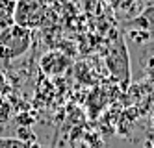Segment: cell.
Masks as SVG:
<instances>
[{"mask_svg":"<svg viewBox=\"0 0 154 148\" xmlns=\"http://www.w3.org/2000/svg\"><path fill=\"white\" fill-rule=\"evenodd\" d=\"M145 71H147V76L150 78V80H154V56L147 61V65H145Z\"/></svg>","mask_w":154,"mask_h":148,"instance_id":"cell-11","label":"cell"},{"mask_svg":"<svg viewBox=\"0 0 154 148\" xmlns=\"http://www.w3.org/2000/svg\"><path fill=\"white\" fill-rule=\"evenodd\" d=\"M71 59L69 56H65L61 50H50L41 58L39 67L47 76H60L69 69Z\"/></svg>","mask_w":154,"mask_h":148,"instance_id":"cell-4","label":"cell"},{"mask_svg":"<svg viewBox=\"0 0 154 148\" xmlns=\"http://www.w3.org/2000/svg\"><path fill=\"white\" fill-rule=\"evenodd\" d=\"M28 144L15 137H0V148H26Z\"/></svg>","mask_w":154,"mask_h":148,"instance_id":"cell-8","label":"cell"},{"mask_svg":"<svg viewBox=\"0 0 154 148\" xmlns=\"http://www.w3.org/2000/svg\"><path fill=\"white\" fill-rule=\"evenodd\" d=\"M106 2L109 4L112 9H115L117 13H130V11L134 9L137 0H106Z\"/></svg>","mask_w":154,"mask_h":148,"instance_id":"cell-7","label":"cell"},{"mask_svg":"<svg viewBox=\"0 0 154 148\" xmlns=\"http://www.w3.org/2000/svg\"><path fill=\"white\" fill-rule=\"evenodd\" d=\"M32 47V30L11 24L0 30V61H13Z\"/></svg>","mask_w":154,"mask_h":148,"instance_id":"cell-1","label":"cell"},{"mask_svg":"<svg viewBox=\"0 0 154 148\" xmlns=\"http://www.w3.org/2000/svg\"><path fill=\"white\" fill-rule=\"evenodd\" d=\"M126 26L130 30H143V32L150 33V35H154V4L147 6L137 17L132 19Z\"/></svg>","mask_w":154,"mask_h":148,"instance_id":"cell-5","label":"cell"},{"mask_svg":"<svg viewBox=\"0 0 154 148\" xmlns=\"http://www.w3.org/2000/svg\"><path fill=\"white\" fill-rule=\"evenodd\" d=\"M13 13H15V0H0V30L15 24Z\"/></svg>","mask_w":154,"mask_h":148,"instance_id":"cell-6","label":"cell"},{"mask_svg":"<svg viewBox=\"0 0 154 148\" xmlns=\"http://www.w3.org/2000/svg\"><path fill=\"white\" fill-rule=\"evenodd\" d=\"M149 148H152V146H149Z\"/></svg>","mask_w":154,"mask_h":148,"instance_id":"cell-13","label":"cell"},{"mask_svg":"<svg viewBox=\"0 0 154 148\" xmlns=\"http://www.w3.org/2000/svg\"><path fill=\"white\" fill-rule=\"evenodd\" d=\"M128 37L134 41V43H137V44H143L145 41L150 39V33L143 32V30H128Z\"/></svg>","mask_w":154,"mask_h":148,"instance_id":"cell-9","label":"cell"},{"mask_svg":"<svg viewBox=\"0 0 154 148\" xmlns=\"http://www.w3.org/2000/svg\"><path fill=\"white\" fill-rule=\"evenodd\" d=\"M47 15H48L47 0H15L13 22L19 26L35 30L45 24Z\"/></svg>","mask_w":154,"mask_h":148,"instance_id":"cell-3","label":"cell"},{"mask_svg":"<svg viewBox=\"0 0 154 148\" xmlns=\"http://www.w3.org/2000/svg\"><path fill=\"white\" fill-rule=\"evenodd\" d=\"M106 67L115 82L123 89H128V85H130V56H128L126 43L121 35H117L109 43L108 52H106Z\"/></svg>","mask_w":154,"mask_h":148,"instance_id":"cell-2","label":"cell"},{"mask_svg":"<svg viewBox=\"0 0 154 148\" xmlns=\"http://www.w3.org/2000/svg\"><path fill=\"white\" fill-rule=\"evenodd\" d=\"M17 139H19V141H23V143H26V141H34V135H32V131H30L28 128H20ZM26 144H28V143H26Z\"/></svg>","mask_w":154,"mask_h":148,"instance_id":"cell-10","label":"cell"},{"mask_svg":"<svg viewBox=\"0 0 154 148\" xmlns=\"http://www.w3.org/2000/svg\"><path fill=\"white\" fill-rule=\"evenodd\" d=\"M152 124H154V119H152Z\"/></svg>","mask_w":154,"mask_h":148,"instance_id":"cell-12","label":"cell"}]
</instances>
